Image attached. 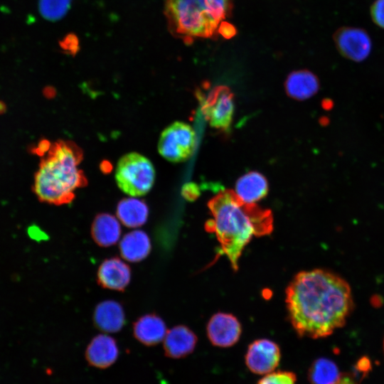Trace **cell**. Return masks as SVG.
I'll return each instance as SVG.
<instances>
[{
	"instance_id": "cell-23",
	"label": "cell",
	"mask_w": 384,
	"mask_h": 384,
	"mask_svg": "<svg viewBox=\"0 0 384 384\" xmlns=\"http://www.w3.org/2000/svg\"><path fill=\"white\" fill-rule=\"evenodd\" d=\"M295 382L296 376L293 373L278 371L267 374L257 384H295Z\"/></svg>"
},
{
	"instance_id": "cell-16",
	"label": "cell",
	"mask_w": 384,
	"mask_h": 384,
	"mask_svg": "<svg viewBox=\"0 0 384 384\" xmlns=\"http://www.w3.org/2000/svg\"><path fill=\"white\" fill-rule=\"evenodd\" d=\"M119 221L117 218L107 213L96 215L90 228L94 242L103 247L115 245L119 241L122 233Z\"/></svg>"
},
{
	"instance_id": "cell-5",
	"label": "cell",
	"mask_w": 384,
	"mask_h": 384,
	"mask_svg": "<svg viewBox=\"0 0 384 384\" xmlns=\"http://www.w3.org/2000/svg\"><path fill=\"white\" fill-rule=\"evenodd\" d=\"M115 179L118 187L124 193L132 197L142 196L149 193L154 185L155 169L146 157L131 152L118 161Z\"/></svg>"
},
{
	"instance_id": "cell-3",
	"label": "cell",
	"mask_w": 384,
	"mask_h": 384,
	"mask_svg": "<svg viewBox=\"0 0 384 384\" xmlns=\"http://www.w3.org/2000/svg\"><path fill=\"white\" fill-rule=\"evenodd\" d=\"M82 151L74 142L58 140L43 156L35 174L33 189L38 200L60 206L71 203L75 191L87 185L78 168Z\"/></svg>"
},
{
	"instance_id": "cell-4",
	"label": "cell",
	"mask_w": 384,
	"mask_h": 384,
	"mask_svg": "<svg viewBox=\"0 0 384 384\" xmlns=\"http://www.w3.org/2000/svg\"><path fill=\"white\" fill-rule=\"evenodd\" d=\"M232 9L233 0H166L164 14L171 33L191 44L216 36Z\"/></svg>"
},
{
	"instance_id": "cell-1",
	"label": "cell",
	"mask_w": 384,
	"mask_h": 384,
	"mask_svg": "<svg viewBox=\"0 0 384 384\" xmlns=\"http://www.w3.org/2000/svg\"><path fill=\"white\" fill-rule=\"evenodd\" d=\"M285 302L296 332L312 338L329 336L343 326L353 308L348 283L322 269L297 273L286 289Z\"/></svg>"
},
{
	"instance_id": "cell-21",
	"label": "cell",
	"mask_w": 384,
	"mask_h": 384,
	"mask_svg": "<svg viewBox=\"0 0 384 384\" xmlns=\"http://www.w3.org/2000/svg\"><path fill=\"white\" fill-rule=\"evenodd\" d=\"M309 378L312 384H336L341 376L333 361L326 358H319L311 365Z\"/></svg>"
},
{
	"instance_id": "cell-7",
	"label": "cell",
	"mask_w": 384,
	"mask_h": 384,
	"mask_svg": "<svg viewBox=\"0 0 384 384\" xmlns=\"http://www.w3.org/2000/svg\"><path fill=\"white\" fill-rule=\"evenodd\" d=\"M203 113L214 128L228 129L234 114L233 95L225 86L216 87L202 106Z\"/></svg>"
},
{
	"instance_id": "cell-9",
	"label": "cell",
	"mask_w": 384,
	"mask_h": 384,
	"mask_svg": "<svg viewBox=\"0 0 384 384\" xmlns=\"http://www.w3.org/2000/svg\"><path fill=\"white\" fill-rule=\"evenodd\" d=\"M280 360V351L277 343L262 338L253 341L248 347L245 363L254 373L264 375L273 371Z\"/></svg>"
},
{
	"instance_id": "cell-22",
	"label": "cell",
	"mask_w": 384,
	"mask_h": 384,
	"mask_svg": "<svg viewBox=\"0 0 384 384\" xmlns=\"http://www.w3.org/2000/svg\"><path fill=\"white\" fill-rule=\"evenodd\" d=\"M71 0H39L41 15L49 20H56L63 16L68 11Z\"/></svg>"
},
{
	"instance_id": "cell-11",
	"label": "cell",
	"mask_w": 384,
	"mask_h": 384,
	"mask_svg": "<svg viewBox=\"0 0 384 384\" xmlns=\"http://www.w3.org/2000/svg\"><path fill=\"white\" fill-rule=\"evenodd\" d=\"M130 280V267L117 257L103 260L97 271V284L104 289L122 292Z\"/></svg>"
},
{
	"instance_id": "cell-25",
	"label": "cell",
	"mask_w": 384,
	"mask_h": 384,
	"mask_svg": "<svg viewBox=\"0 0 384 384\" xmlns=\"http://www.w3.org/2000/svg\"><path fill=\"white\" fill-rule=\"evenodd\" d=\"M236 33L235 28L226 21H223L218 28V34L221 35L225 38H230Z\"/></svg>"
},
{
	"instance_id": "cell-27",
	"label": "cell",
	"mask_w": 384,
	"mask_h": 384,
	"mask_svg": "<svg viewBox=\"0 0 384 384\" xmlns=\"http://www.w3.org/2000/svg\"><path fill=\"white\" fill-rule=\"evenodd\" d=\"M336 384H355L349 377H341Z\"/></svg>"
},
{
	"instance_id": "cell-18",
	"label": "cell",
	"mask_w": 384,
	"mask_h": 384,
	"mask_svg": "<svg viewBox=\"0 0 384 384\" xmlns=\"http://www.w3.org/2000/svg\"><path fill=\"white\" fill-rule=\"evenodd\" d=\"M151 241L147 233L142 230H135L125 234L119 243L121 256L130 262H138L144 260L150 253Z\"/></svg>"
},
{
	"instance_id": "cell-6",
	"label": "cell",
	"mask_w": 384,
	"mask_h": 384,
	"mask_svg": "<svg viewBox=\"0 0 384 384\" xmlns=\"http://www.w3.org/2000/svg\"><path fill=\"white\" fill-rule=\"evenodd\" d=\"M196 145V134L188 124L175 122L161 132L158 151L166 160L178 163L188 159Z\"/></svg>"
},
{
	"instance_id": "cell-10",
	"label": "cell",
	"mask_w": 384,
	"mask_h": 384,
	"mask_svg": "<svg viewBox=\"0 0 384 384\" xmlns=\"http://www.w3.org/2000/svg\"><path fill=\"white\" fill-rule=\"evenodd\" d=\"M238 319L230 314L218 312L212 316L207 325L210 341L215 346L229 347L234 345L241 334Z\"/></svg>"
},
{
	"instance_id": "cell-17",
	"label": "cell",
	"mask_w": 384,
	"mask_h": 384,
	"mask_svg": "<svg viewBox=\"0 0 384 384\" xmlns=\"http://www.w3.org/2000/svg\"><path fill=\"white\" fill-rule=\"evenodd\" d=\"M234 192L244 203L255 204L267 195V181L260 173L250 171L238 179Z\"/></svg>"
},
{
	"instance_id": "cell-2",
	"label": "cell",
	"mask_w": 384,
	"mask_h": 384,
	"mask_svg": "<svg viewBox=\"0 0 384 384\" xmlns=\"http://www.w3.org/2000/svg\"><path fill=\"white\" fill-rule=\"evenodd\" d=\"M213 219L206 225L220 245L222 252L237 271L238 260L245 247L253 236L267 235L273 230L270 210L244 203L231 190L215 196L208 203Z\"/></svg>"
},
{
	"instance_id": "cell-12",
	"label": "cell",
	"mask_w": 384,
	"mask_h": 384,
	"mask_svg": "<svg viewBox=\"0 0 384 384\" xmlns=\"http://www.w3.org/2000/svg\"><path fill=\"white\" fill-rule=\"evenodd\" d=\"M118 354L116 341L106 334H99L94 337L85 351L87 362L99 368H105L113 364Z\"/></svg>"
},
{
	"instance_id": "cell-13",
	"label": "cell",
	"mask_w": 384,
	"mask_h": 384,
	"mask_svg": "<svg viewBox=\"0 0 384 384\" xmlns=\"http://www.w3.org/2000/svg\"><path fill=\"white\" fill-rule=\"evenodd\" d=\"M197 343L196 334L184 325L176 326L169 331L164 339L166 356L180 358L193 352Z\"/></svg>"
},
{
	"instance_id": "cell-28",
	"label": "cell",
	"mask_w": 384,
	"mask_h": 384,
	"mask_svg": "<svg viewBox=\"0 0 384 384\" xmlns=\"http://www.w3.org/2000/svg\"><path fill=\"white\" fill-rule=\"evenodd\" d=\"M5 106L4 105V103L1 102H0V113L3 112L5 110Z\"/></svg>"
},
{
	"instance_id": "cell-19",
	"label": "cell",
	"mask_w": 384,
	"mask_h": 384,
	"mask_svg": "<svg viewBox=\"0 0 384 384\" xmlns=\"http://www.w3.org/2000/svg\"><path fill=\"white\" fill-rule=\"evenodd\" d=\"M287 95L297 100H304L314 96L319 89L317 77L307 70L291 73L284 84Z\"/></svg>"
},
{
	"instance_id": "cell-24",
	"label": "cell",
	"mask_w": 384,
	"mask_h": 384,
	"mask_svg": "<svg viewBox=\"0 0 384 384\" xmlns=\"http://www.w3.org/2000/svg\"><path fill=\"white\" fill-rule=\"evenodd\" d=\"M373 21L379 27L384 28V0H375L370 8Z\"/></svg>"
},
{
	"instance_id": "cell-20",
	"label": "cell",
	"mask_w": 384,
	"mask_h": 384,
	"mask_svg": "<svg viewBox=\"0 0 384 384\" xmlns=\"http://www.w3.org/2000/svg\"><path fill=\"white\" fill-rule=\"evenodd\" d=\"M116 215L124 226L136 228L146 223L149 217V207L144 200L125 198L117 203Z\"/></svg>"
},
{
	"instance_id": "cell-14",
	"label": "cell",
	"mask_w": 384,
	"mask_h": 384,
	"mask_svg": "<svg viewBox=\"0 0 384 384\" xmlns=\"http://www.w3.org/2000/svg\"><path fill=\"white\" fill-rule=\"evenodd\" d=\"M93 322L103 332L119 331L125 324V313L122 305L114 300L101 302L95 308Z\"/></svg>"
},
{
	"instance_id": "cell-15",
	"label": "cell",
	"mask_w": 384,
	"mask_h": 384,
	"mask_svg": "<svg viewBox=\"0 0 384 384\" xmlns=\"http://www.w3.org/2000/svg\"><path fill=\"white\" fill-rule=\"evenodd\" d=\"M167 330L166 324L158 314H144L133 323L134 337L146 346H154L164 339Z\"/></svg>"
},
{
	"instance_id": "cell-26",
	"label": "cell",
	"mask_w": 384,
	"mask_h": 384,
	"mask_svg": "<svg viewBox=\"0 0 384 384\" xmlns=\"http://www.w3.org/2000/svg\"><path fill=\"white\" fill-rule=\"evenodd\" d=\"M51 144L47 140L41 141L38 145L33 148V152L43 156L50 149Z\"/></svg>"
},
{
	"instance_id": "cell-8",
	"label": "cell",
	"mask_w": 384,
	"mask_h": 384,
	"mask_svg": "<svg viewBox=\"0 0 384 384\" xmlns=\"http://www.w3.org/2000/svg\"><path fill=\"white\" fill-rule=\"evenodd\" d=\"M333 38L338 52L352 61L364 60L371 51V39L364 29L342 27L334 33Z\"/></svg>"
}]
</instances>
